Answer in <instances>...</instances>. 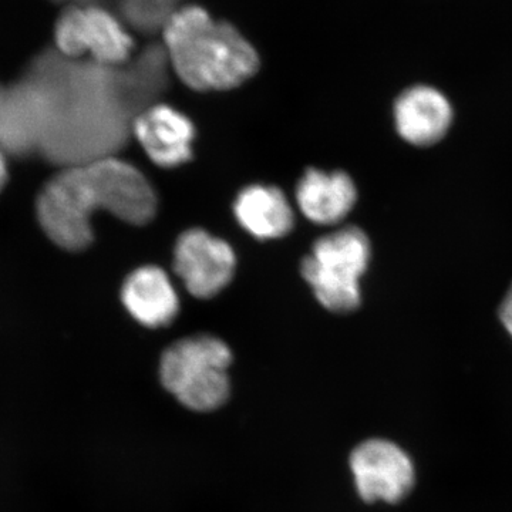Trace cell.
Returning a JSON list of instances; mask_svg holds the SVG:
<instances>
[{
    "mask_svg": "<svg viewBox=\"0 0 512 512\" xmlns=\"http://www.w3.org/2000/svg\"><path fill=\"white\" fill-rule=\"evenodd\" d=\"M37 218L47 237L67 251H82L93 241L94 212L144 225L157 212V195L134 165L110 156L84 161L46 184L37 198Z\"/></svg>",
    "mask_w": 512,
    "mask_h": 512,
    "instance_id": "cell-1",
    "label": "cell"
},
{
    "mask_svg": "<svg viewBox=\"0 0 512 512\" xmlns=\"http://www.w3.org/2000/svg\"><path fill=\"white\" fill-rule=\"evenodd\" d=\"M163 39L175 74L197 92L235 89L259 69L254 46L234 26L212 19L200 6L171 13Z\"/></svg>",
    "mask_w": 512,
    "mask_h": 512,
    "instance_id": "cell-2",
    "label": "cell"
},
{
    "mask_svg": "<svg viewBox=\"0 0 512 512\" xmlns=\"http://www.w3.org/2000/svg\"><path fill=\"white\" fill-rule=\"evenodd\" d=\"M231 363V350L222 340L192 336L165 350L160 363L161 383L187 409L211 412L228 400Z\"/></svg>",
    "mask_w": 512,
    "mask_h": 512,
    "instance_id": "cell-3",
    "label": "cell"
},
{
    "mask_svg": "<svg viewBox=\"0 0 512 512\" xmlns=\"http://www.w3.org/2000/svg\"><path fill=\"white\" fill-rule=\"evenodd\" d=\"M370 261V244L356 227L319 238L302 262V275L316 299L330 312L348 313L359 308L360 278Z\"/></svg>",
    "mask_w": 512,
    "mask_h": 512,
    "instance_id": "cell-4",
    "label": "cell"
},
{
    "mask_svg": "<svg viewBox=\"0 0 512 512\" xmlns=\"http://www.w3.org/2000/svg\"><path fill=\"white\" fill-rule=\"evenodd\" d=\"M55 45L67 57L90 56L116 66L134 49L133 37L109 10L99 6H70L60 13L53 32Z\"/></svg>",
    "mask_w": 512,
    "mask_h": 512,
    "instance_id": "cell-5",
    "label": "cell"
},
{
    "mask_svg": "<svg viewBox=\"0 0 512 512\" xmlns=\"http://www.w3.org/2000/svg\"><path fill=\"white\" fill-rule=\"evenodd\" d=\"M237 268L234 249L204 229L185 231L174 249V269L187 291L208 299L227 288Z\"/></svg>",
    "mask_w": 512,
    "mask_h": 512,
    "instance_id": "cell-6",
    "label": "cell"
},
{
    "mask_svg": "<svg viewBox=\"0 0 512 512\" xmlns=\"http://www.w3.org/2000/svg\"><path fill=\"white\" fill-rule=\"evenodd\" d=\"M350 468L357 491L367 503H399L412 491L416 478L410 457L387 440H367L357 446Z\"/></svg>",
    "mask_w": 512,
    "mask_h": 512,
    "instance_id": "cell-7",
    "label": "cell"
},
{
    "mask_svg": "<svg viewBox=\"0 0 512 512\" xmlns=\"http://www.w3.org/2000/svg\"><path fill=\"white\" fill-rule=\"evenodd\" d=\"M133 131L154 164L174 168L191 160L195 127L174 107L167 104L147 107L134 119Z\"/></svg>",
    "mask_w": 512,
    "mask_h": 512,
    "instance_id": "cell-8",
    "label": "cell"
},
{
    "mask_svg": "<svg viewBox=\"0 0 512 512\" xmlns=\"http://www.w3.org/2000/svg\"><path fill=\"white\" fill-rule=\"evenodd\" d=\"M394 120L400 136L413 146L427 147L446 136L453 109L443 93L429 86H414L394 104Z\"/></svg>",
    "mask_w": 512,
    "mask_h": 512,
    "instance_id": "cell-9",
    "label": "cell"
},
{
    "mask_svg": "<svg viewBox=\"0 0 512 512\" xmlns=\"http://www.w3.org/2000/svg\"><path fill=\"white\" fill-rule=\"evenodd\" d=\"M121 299L128 313L151 329L170 325L180 311L177 292L158 266H143L128 276Z\"/></svg>",
    "mask_w": 512,
    "mask_h": 512,
    "instance_id": "cell-10",
    "label": "cell"
},
{
    "mask_svg": "<svg viewBox=\"0 0 512 512\" xmlns=\"http://www.w3.org/2000/svg\"><path fill=\"white\" fill-rule=\"evenodd\" d=\"M296 200L308 220L320 225L338 224L355 207L356 185L343 171L325 173L311 168L299 181Z\"/></svg>",
    "mask_w": 512,
    "mask_h": 512,
    "instance_id": "cell-11",
    "label": "cell"
},
{
    "mask_svg": "<svg viewBox=\"0 0 512 512\" xmlns=\"http://www.w3.org/2000/svg\"><path fill=\"white\" fill-rule=\"evenodd\" d=\"M234 214L241 227L258 239L285 237L295 221L288 198L272 185H249L239 192Z\"/></svg>",
    "mask_w": 512,
    "mask_h": 512,
    "instance_id": "cell-12",
    "label": "cell"
},
{
    "mask_svg": "<svg viewBox=\"0 0 512 512\" xmlns=\"http://www.w3.org/2000/svg\"><path fill=\"white\" fill-rule=\"evenodd\" d=\"M500 316L505 329H507L512 336V285L510 291L505 295L503 303H501Z\"/></svg>",
    "mask_w": 512,
    "mask_h": 512,
    "instance_id": "cell-13",
    "label": "cell"
},
{
    "mask_svg": "<svg viewBox=\"0 0 512 512\" xmlns=\"http://www.w3.org/2000/svg\"><path fill=\"white\" fill-rule=\"evenodd\" d=\"M6 181H8V165H6V158L0 150V191L5 187Z\"/></svg>",
    "mask_w": 512,
    "mask_h": 512,
    "instance_id": "cell-14",
    "label": "cell"
}]
</instances>
